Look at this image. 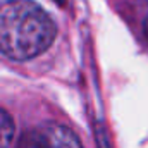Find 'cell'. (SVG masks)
Instances as JSON below:
<instances>
[{"instance_id":"obj_1","label":"cell","mask_w":148,"mask_h":148,"mask_svg":"<svg viewBox=\"0 0 148 148\" xmlns=\"http://www.w3.org/2000/svg\"><path fill=\"white\" fill-rule=\"evenodd\" d=\"M57 36V24L33 0L0 3V53L12 60L41 55Z\"/></svg>"},{"instance_id":"obj_2","label":"cell","mask_w":148,"mask_h":148,"mask_svg":"<svg viewBox=\"0 0 148 148\" xmlns=\"http://www.w3.org/2000/svg\"><path fill=\"white\" fill-rule=\"evenodd\" d=\"M16 148H83L77 134L59 122H43L21 134Z\"/></svg>"},{"instance_id":"obj_3","label":"cell","mask_w":148,"mask_h":148,"mask_svg":"<svg viewBox=\"0 0 148 148\" xmlns=\"http://www.w3.org/2000/svg\"><path fill=\"white\" fill-rule=\"evenodd\" d=\"M16 134V126L9 112L0 109V148H10Z\"/></svg>"},{"instance_id":"obj_4","label":"cell","mask_w":148,"mask_h":148,"mask_svg":"<svg viewBox=\"0 0 148 148\" xmlns=\"http://www.w3.org/2000/svg\"><path fill=\"white\" fill-rule=\"evenodd\" d=\"M95 134H97V145H98V148H110L109 138H107V131H105L103 126L97 124V131H95Z\"/></svg>"},{"instance_id":"obj_5","label":"cell","mask_w":148,"mask_h":148,"mask_svg":"<svg viewBox=\"0 0 148 148\" xmlns=\"http://www.w3.org/2000/svg\"><path fill=\"white\" fill-rule=\"evenodd\" d=\"M143 29H145V36H147V40H148V19L145 21V24H143Z\"/></svg>"},{"instance_id":"obj_6","label":"cell","mask_w":148,"mask_h":148,"mask_svg":"<svg viewBox=\"0 0 148 148\" xmlns=\"http://www.w3.org/2000/svg\"><path fill=\"white\" fill-rule=\"evenodd\" d=\"M55 2H59V3H64V2H66V0H55Z\"/></svg>"},{"instance_id":"obj_7","label":"cell","mask_w":148,"mask_h":148,"mask_svg":"<svg viewBox=\"0 0 148 148\" xmlns=\"http://www.w3.org/2000/svg\"><path fill=\"white\" fill-rule=\"evenodd\" d=\"M141 2H145V3H147V5H148V0H141Z\"/></svg>"}]
</instances>
